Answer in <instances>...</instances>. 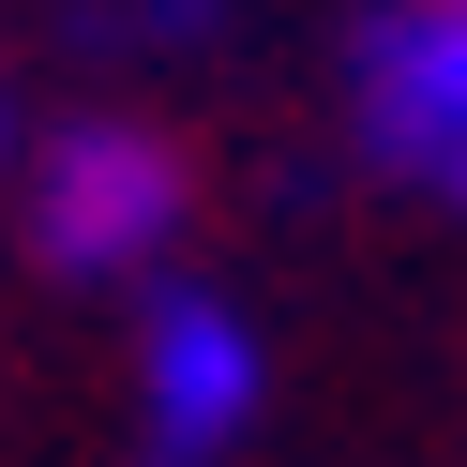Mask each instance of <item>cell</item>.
I'll return each instance as SVG.
<instances>
[{
    "mask_svg": "<svg viewBox=\"0 0 467 467\" xmlns=\"http://www.w3.org/2000/svg\"><path fill=\"white\" fill-rule=\"evenodd\" d=\"M182 212H196V182H182V151H166L151 121H61L31 151V256L76 272V286L166 272Z\"/></svg>",
    "mask_w": 467,
    "mask_h": 467,
    "instance_id": "6da1fadb",
    "label": "cell"
},
{
    "mask_svg": "<svg viewBox=\"0 0 467 467\" xmlns=\"http://www.w3.org/2000/svg\"><path fill=\"white\" fill-rule=\"evenodd\" d=\"M256 422V317L212 286H151L136 317V467H226Z\"/></svg>",
    "mask_w": 467,
    "mask_h": 467,
    "instance_id": "7a4b0ae2",
    "label": "cell"
},
{
    "mask_svg": "<svg viewBox=\"0 0 467 467\" xmlns=\"http://www.w3.org/2000/svg\"><path fill=\"white\" fill-rule=\"evenodd\" d=\"M347 121L377 166L452 182L467 166V0H377L347 46Z\"/></svg>",
    "mask_w": 467,
    "mask_h": 467,
    "instance_id": "3957f363",
    "label": "cell"
},
{
    "mask_svg": "<svg viewBox=\"0 0 467 467\" xmlns=\"http://www.w3.org/2000/svg\"><path fill=\"white\" fill-rule=\"evenodd\" d=\"M212 31V0H106L91 16V46H196Z\"/></svg>",
    "mask_w": 467,
    "mask_h": 467,
    "instance_id": "277c9868",
    "label": "cell"
},
{
    "mask_svg": "<svg viewBox=\"0 0 467 467\" xmlns=\"http://www.w3.org/2000/svg\"><path fill=\"white\" fill-rule=\"evenodd\" d=\"M452 212H467V166H452Z\"/></svg>",
    "mask_w": 467,
    "mask_h": 467,
    "instance_id": "5b68a950",
    "label": "cell"
},
{
    "mask_svg": "<svg viewBox=\"0 0 467 467\" xmlns=\"http://www.w3.org/2000/svg\"><path fill=\"white\" fill-rule=\"evenodd\" d=\"M0 136H16V121H0Z\"/></svg>",
    "mask_w": 467,
    "mask_h": 467,
    "instance_id": "8992f818",
    "label": "cell"
}]
</instances>
